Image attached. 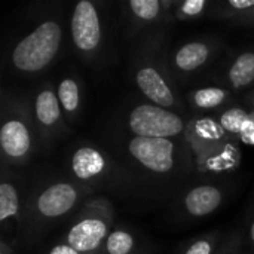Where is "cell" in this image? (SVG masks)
<instances>
[{
    "label": "cell",
    "mask_w": 254,
    "mask_h": 254,
    "mask_svg": "<svg viewBox=\"0 0 254 254\" xmlns=\"http://www.w3.org/2000/svg\"><path fill=\"white\" fill-rule=\"evenodd\" d=\"M127 168L135 182L146 186L179 185L196 170L190 147L182 138H143L129 135L124 144Z\"/></svg>",
    "instance_id": "6da1fadb"
},
{
    "label": "cell",
    "mask_w": 254,
    "mask_h": 254,
    "mask_svg": "<svg viewBox=\"0 0 254 254\" xmlns=\"http://www.w3.org/2000/svg\"><path fill=\"white\" fill-rule=\"evenodd\" d=\"M141 36L132 57L135 86L149 103L179 113L183 110V103L167 55V28L147 31Z\"/></svg>",
    "instance_id": "7a4b0ae2"
},
{
    "label": "cell",
    "mask_w": 254,
    "mask_h": 254,
    "mask_svg": "<svg viewBox=\"0 0 254 254\" xmlns=\"http://www.w3.org/2000/svg\"><path fill=\"white\" fill-rule=\"evenodd\" d=\"M185 140L190 147L195 167L199 173H228L240 165L241 141L226 134L213 116H195L189 119Z\"/></svg>",
    "instance_id": "3957f363"
},
{
    "label": "cell",
    "mask_w": 254,
    "mask_h": 254,
    "mask_svg": "<svg viewBox=\"0 0 254 254\" xmlns=\"http://www.w3.org/2000/svg\"><path fill=\"white\" fill-rule=\"evenodd\" d=\"M37 143L39 137L31 104L27 98L3 89L0 125L3 165L12 167L27 164L31 159Z\"/></svg>",
    "instance_id": "277c9868"
},
{
    "label": "cell",
    "mask_w": 254,
    "mask_h": 254,
    "mask_svg": "<svg viewBox=\"0 0 254 254\" xmlns=\"http://www.w3.org/2000/svg\"><path fill=\"white\" fill-rule=\"evenodd\" d=\"M94 190L71 180H55L39 189L24 211V225L36 237L60 219L71 213L80 202H85Z\"/></svg>",
    "instance_id": "5b68a950"
},
{
    "label": "cell",
    "mask_w": 254,
    "mask_h": 254,
    "mask_svg": "<svg viewBox=\"0 0 254 254\" xmlns=\"http://www.w3.org/2000/svg\"><path fill=\"white\" fill-rule=\"evenodd\" d=\"M68 171L74 182L97 189H141L125 167H121L106 150L95 144L77 146L68 159Z\"/></svg>",
    "instance_id": "8992f818"
},
{
    "label": "cell",
    "mask_w": 254,
    "mask_h": 254,
    "mask_svg": "<svg viewBox=\"0 0 254 254\" xmlns=\"http://www.w3.org/2000/svg\"><path fill=\"white\" fill-rule=\"evenodd\" d=\"M115 207L106 196L86 199L74 216L65 243L82 254H104V246L113 231Z\"/></svg>",
    "instance_id": "52a82bcc"
},
{
    "label": "cell",
    "mask_w": 254,
    "mask_h": 254,
    "mask_svg": "<svg viewBox=\"0 0 254 254\" xmlns=\"http://www.w3.org/2000/svg\"><path fill=\"white\" fill-rule=\"evenodd\" d=\"M61 42V21L46 18L15 43L10 51V64L22 74H37L54 63Z\"/></svg>",
    "instance_id": "ba28073f"
},
{
    "label": "cell",
    "mask_w": 254,
    "mask_h": 254,
    "mask_svg": "<svg viewBox=\"0 0 254 254\" xmlns=\"http://www.w3.org/2000/svg\"><path fill=\"white\" fill-rule=\"evenodd\" d=\"M127 129L131 135L143 138H182L188 122L177 112L153 103L137 104L127 113Z\"/></svg>",
    "instance_id": "9c48e42d"
},
{
    "label": "cell",
    "mask_w": 254,
    "mask_h": 254,
    "mask_svg": "<svg viewBox=\"0 0 254 254\" xmlns=\"http://www.w3.org/2000/svg\"><path fill=\"white\" fill-rule=\"evenodd\" d=\"M70 31L77 54L86 61L97 60L106 40V25L98 3L91 0L76 3L70 19Z\"/></svg>",
    "instance_id": "30bf717a"
},
{
    "label": "cell",
    "mask_w": 254,
    "mask_h": 254,
    "mask_svg": "<svg viewBox=\"0 0 254 254\" xmlns=\"http://www.w3.org/2000/svg\"><path fill=\"white\" fill-rule=\"evenodd\" d=\"M31 109L39 143L43 147L70 134V125L64 118L55 86L51 82H46L37 89L31 101Z\"/></svg>",
    "instance_id": "8fae6325"
},
{
    "label": "cell",
    "mask_w": 254,
    "mask_h": 254,
    "mask_svg": "<svg viewBox=\"0 0 254 254\" xmlns=\"http://www.w3.org/2000/svg\"><path fill=\"white\" fill-rule=\"evenodd\" d=\"M179 0H129L127 1V16L135 31H153L167 28L174 22L173 12Z\"/></svg>",
    "instance_id": "7c38bea8"
},
{
    "label": "cell",
    "mask_w": 254,
    "mask_h": 254,
    "mask_svg": "<svg viewBox=\"0 0 254 254\" xmlns=\"http://www.w3.org/2000/svg\"><path fill=\"white\" fill-rule=\"evenodd\" d=\"M219 43L214 39H196L180 45L171 55L170 63L173 73L180 76H189L208 65L216 52Z\"/></svg>",
    "instance_id": "4fadbf2b"
},
{
    "label": "cell",
    "mask_w": 254,
    "mask_h": 254,
    "mask_svg": "<svg viewBox=\"0 0 254 254\" xmlns=\"http://www.w3.org/2000/svg\"><path fill=\"white\" fill-rule=\"evenodd\" d=\"M225 198V188L214 183H201L186 189L179 201V208L189 219H201L217 211Z\"/></svg>",
    "instance_id": "5bb4252c"
},
{
    "label": "cell",
    "mask_w": 254,
    "mask_h": 254,
    "mask_svg": "<svg viewBox=\"0 0 254 254\" xmlns=\"http://www.w3.org/2000/svg\"><path fill=\"white\" fill-rule=\"evenodd\" d=\"M0 222L4 228H7L9 225L19 226L22 223L21 192H19V186H18V177L9 170L7 165L1 167Z\"/></svg>",
    "instance_id": "9a60e30c"
},
{
    "label": "cell",
    "mask_w": 254,
    "mask_h": 254,
    "mask_svg": "<svg viewBox=\"0 0 254 254\" xmlns=\"http://www.w3.org/2000/svg\"><path fill=\"white\" fill-rule=\"evenodd\" d=\"M55 91L67 124L70 127L74 125L79 121L82 112V101H83L82 80L74 74H67L55 85Z\"/></svg>",
    "instance_id": "2e32d148"
},
{
    "label": "cell",
    "mask_w": 254,
    "mask_h": 254,
    "mask_svg": "<svg viewBox=\"0 0 254 254\" xmlns=\"http://www.w3.org/2000/svg\"><path fill=\"white\" fill-rule=\"evenodd\" d=\"M186 100L195 112H222L232 103L234 92L225 86H204L189 91Z\"/></svg>",
    "instance_id": "e0dca14e"
},
{
    "label": "cell",
    "mask_w": 254,
    "mask_h": 254,
    "mask_svg": "<svg viewBox=\"0 0 254 254\" xmlns=\"http://www.w3.org/2000/svg\"><path fill=\"white\" fill-rule=\"evenodd\" d=\"M223 83L232 92L254 86V51H244L232 60L223 73Z\"/></svg>",
    "instance_id": "ac0fdd59"
},
{
    "label": "cell",
    "mask_w": 254,
    "mask_h": 254,
    "mask_svg": "<svg viewBox=\"0 0 254 254\" xmlns=\"http://www.w3.org/2000/svg\"><path fill=\"white\" fill-rule=\"evenodd\" d=\"M249 116H250V110H247L241 106H229L228 109L222 110L216 119L220 124V127L225 129L226 134H229L231 137H234L235 140L240 141L243 127L247 122Z\"/></svg>",
    "instance_id": "d6986e66"
},
{
    "label": "cell",
    "mask_w": 254,
    "mask_h": 254,
    "mask_svg": "<svg viewBox=\"0 0 254 254\" xmlns=\"http://www.w3.org/2000/svg\"><path fill=\"white\" fill-rule=\"evenodd\" d=\"M138 253V243L132 232L118 228L113 229L109 235L106 246H104V254H137Z\"/></svg>",
    "instance_id": "ffe728a7"
},
{
    "label": "cell",
    "mask_w": 254,
    "mask_h": 254,
    "mask_svg": "<svg viewBox=\"0 0 254 254\" xmlns=\"http://www.w3.org/2000/svg\"><path fill=\"white\" fill-rule=\"evenodd\" d=\"M253 6L254 0H223V1L213 3L208 15L216 19H226L232 22Z\"/></svg>",
    "instance_id": "44dd1931"
},
{
    "label": "cell",
    "mask_w": 254,
    "mask_h": 254,
    "mask_svg": "<svg viewBox=\"0 0 254 254\" xmlns=\"http://www.w3.org/2000/svg\"><path fill=\"white\" fill-rule=\"evenodd\" d=\"M211 6L213 3L208 0H183L177 3L173 12V18L174 21H180V22L195 21L210 13Z\"/></svg>",
    "instance_id": "7402d4cb"
},
{
    "label": "cell",
    "mask_w": 254,
    "mask_h": 254,
    "mask_svg": "<svg viewBox=\"0 0 254 254\" xmlns=\"http://www.w3.org/2000/svg\"><path fill=\"white\" fill-rule=\"evenodd\" d=\"M225 237L220 232H210L188 246L183 254H216Z\"/></svg>",
    "instance_id": "603a6c76"
},
{
    "label": "cell",
    "mask_w": 254,
    "mask_h": 254,
    "mask_svg": "<svg viewBox=\"0 0 254 254\" xmlns=\"http://www.w3.org/2000/svg\"><path fill=\"white\" fill-rule=\"evenodd\" d=\"M243 252H244L243 234L240 231H234L223 238L216 254H241Z\"/></svg>",
    "instance_id": "cb8c5ba5"
},
{
    "label": "cell",
    "mask_w": 254,
    "mask_h": 254,
    "mask_svg": "<svg viewBox=\"0 0 254 254\" xmlns=\"http://www.w3.org/2000/svg\"><path fill=\"white\" fill-rule=\"evenodd\" d=\"M240 141L246 143V144H254V112L252 110H250V116H249L247 122L243 127Z\"/></svg>",
    "instance_id": "d4e9b609"
},
{
    "label": "cell",
    "mask_w": 254,
    "mask_h": 254,
    "mask_svg": "<svg viewBox=\"0 0 254 254\" xmlns=\"http://www.w3.org/2000/svg\"><path fill=\"white\" fill-rule=\"evenodd\" d=\"M235 25H254V6L252 9L246 10L243 15H240L237 19L232 21Z\"/></svg>",
    "instance_id": "484cf974"
},
{
    "label": "cell",
    "mask_w": 254,
    "mask_h": 254,
    "mask_svg": "<svg viewBox=\"0 0 254 254\" xmlns=\"http://www.w3.org/2000/svg\"><path fill=\"white\" fill-rule=\"evenodd\" d=\"M49 254H82V253H79L76 249H73V247H71V246H68L67 243H60V244H57V246H54V247L51 249Z\"/></svg>",
    "instance_id": "4316f807"
},
{
    "label": "cell",
    "mask_w": 254,
    "mask_h": 254,
    "mask_svg": "<svg viewBox=\"0 0 254 254\" xmlns=\"http://www.w3.org/2000/svg\"><path fill=\"white\" fill-rule=\"evenodd\" d=\"M0 254H15L12 244H9L4 238L0 240Z\"/></svg>",
    "instance_id": "83f0119b"
},
{
    "label": "cell",
    "mask_w": 254,
    "mask_h": 254,
    "mask_svg": "<svg viewBox=\"0 0 254 254\" xmlns=\"http://www.w3.org/2000/svg\"><path fill=\"white\" fill-rule=\"evenodd\" d=\"M246 101H247V104H249V107H250V110L254 112V89L252 92H249L247 94V97H246Z\"/></svg>",
    "instance_id": "f1b7e54d"
},
{
    "label": "cell",
    "mask_w": 254,
    "mask_h": 254,
    "mask_svg": "<svg viewBox=\"0 0 254 254\" xmlns=\"http://www.w3.org/2000/svg\"><path fill=\"white\" fill-rule=\"evenodd\" d=\"M249 240H250V243L253 244L254 247V219L252 220L250 226H249Z\"/></svg>",
    "instance_id": "f546056e"
},
{
    "label": "cell",
    "mask_w": 254,
    "mask_h": 254,
    "mask_svg": "<svg viewBox=\"0 0 254 254\" xmlns=\"http://www.w3.org/2000/svg\"><path fill=\"white\" fill-rule=\"evenodd\" d=\"M243 254H252V253H249V252H244V253Z\"/></svg>",
    "instance_id": "4dcf8cb0"
},
{
    "label": "cell",
    "mask_w": 254,
    "mask_h": 254,
    "mask_svg": "<svg viewBox=\"0 0 254 254\" xmlns=\"http://www.w3.org/2000/svg\"><path fill=\"white\" fill-rule=\"evenodd\" d=\"M252 254H254V252H253V253H252Z\"/></svg>",
    "instance_id": "1f68e13d"
}]
</instances>
